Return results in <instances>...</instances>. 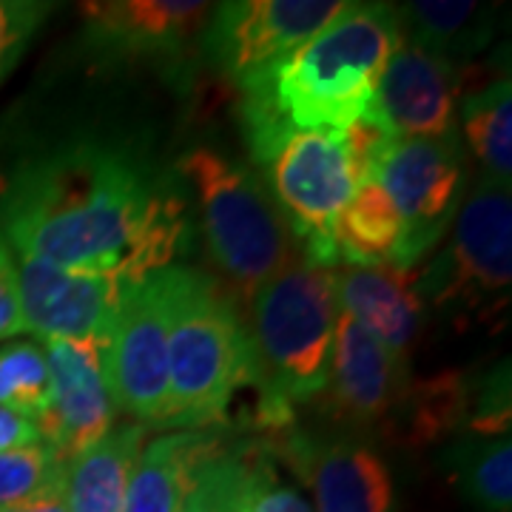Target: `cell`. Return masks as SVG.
<instances>
[{
    "mask_svg": "<svg viewBox=\"0 0 512 512\" xmlns=\"http://www.w3.org/2000/svg\"><path fill=\"white\" fill-rule=\"evenodd\" d=\"M0 237L12 254L128 285L171 265L183 205L117 151L60 148L6 183Z\"/></svg>",
    "mask_w": 512,
    "mask_h": 512,
    "instance_id": "1",
    "label": "cell"
},
{
    "mask_svg": "<svg viewBox=\"0 0 512 512\" xmlns=\"http://www.w3.org/2000/svg\"><path fill=\"white\" fill-rule=\"evenodd\" d=\"M333 271L305 254L271 276L251 296V348H254L259 419L285 424L296 404L325 393L336 336Z\"/></svg>",
    "mask_w": 512,
    "mask_h": 512,
    "instance_id": "2",
    "label": "cell"
},
{
    "mask_svg": "<svg viewBox=\"0 0 512 512\" xmlns=\"http://www.w3.org/2000/svg\"><path fill=\"white\" fill-rule=\"evenodd\" d=\"M396 46L393 3H345L268 80L276 111L299 131H345L365 117Z\"/></svg>",
    "mask_w": 512,
    "mask_h": 512,
    "instance_id": "3",
    "label": "cell"
},
{
    "mask_svg": "<svg viewBox=\"0 0 512 512\" xmlns=\"http://www.w3.org/2000/svg\"><path fill=\"white\" fill-rule=\"evenodd\" d=\"M256 387L251 333L228 293L194 268L174 271L168 333V404L160 424H220L242 387Z\"/></svg>",
    "mask_w": 512,
    "mask_h": 512,
    "instance_id": "4",
    "label": "cell"
},
{
    "mask_svg": "<svg viewBox=\"0 0 512 512\" xmlns=\"http://www.w3.org/2000/svg\"><path fill=\"white\" fill-rule=\"evenodd\" d=\"M180 174L200 202L202 237L211 262L251 302L296 254L288 222L254 174L214 148L188 151L180 160Z\"/></svg>",
    "mask_w": 512,
    "mask_h": 512,
    "instance_id": "5",
    "label": "cell"
},
{
    "mask_svg": "<svg viewBox=\"0 0 512 512\" xmlns=\"http://www.w3.org/2000/svg\"><path fill=\"white\" fill-rule=\"evenodd\" d=\"M512 288L510 185L481 177L458 211L450 242L424 271H416L421 305L453 325L498 319Z\"/></svg>",
    "mask_w": 512,
    "mask_h": 512,
    "instance_id": "6",
    "label": "cell"
},
{
    "mask_svg": "<svg viewBox=\"0 0 512 512\" xmlns=\"http://www.w3.org/2000/svg\"><path fill=\"white\" fill-rule=\"evenodd\" d=\"M262 165L282 220L291 234L302 237V254L330 271L339 268L333 225L359 188L345 131L293 128L271 148Z\"/></svg>",
    "mask_w": 512,
    "mask_h": 512,
    "instance_id": "7",
    "label": "cell"
},
{
    "mask_svg": "<svg viewBox=\"0 0 512 512\" xmlns=\"http://www.w3.org/2000/svg\"><path fill=\"white\" fill-rule=\"evenodd\" d=\"M174 271L123 285L111 322L103 367L114 407L137 424H160L168 404V333L174 311Z\"/></svg>",
    "mask_w": 512,
    "mask_h": 512,
    "instance_id": "8",
    "label": "cell"
},
{
    "mask_svg": "<svg viewBox=\"0 0 512 512\" xmlns=\"http://www.w3.org/2000/svg\"><path fill=\"white\" fill-rule=\"evenodd\" d=\"M367 180L382 185L402 220V239L390 268L416 271V265L450 231L456 217L464 183L458 137L390 140Z\"/></svg>",
    "mask_w": 512,
    "mask_h": 512,
    "instance_id": "9",
    "label": "cell"
},
{
    "mask_svg": "<svg viewBox=\"0 0 512 512\" xmlns=\"http://www.w3.org/2000/svg\"><path fill=\"white\" fill-rule=\"evenodd\" d=\"M345 9V0H237L214 6L202 32L208 57L234 83H268L313 35Z\"/></svg>",
    "mask_w": 512,
    "mask_h": 512,
    "instance_id": "10",
    "label": "cell"
},
{
    "mask_svg": "<svg viewBox=\"0 0 512 512\" xmlns=\"http://www.w3.org/2000/svg\"><path fill=\"white\" fill-rule=\"evenodd\" d=\"M410 379V362L396 359L348 313L339 311L328 384L319 396L330 419L359 433H384L396 407L402 404Z\"/></svg>",
    "mask_w": 512,
    "mask_h": 512,
    "instance_id": "11",
    "label": "cell"
},
{
    "mask_svg": "<svg viewBox=\"0 0 512 512\" xmlns=\"http://www.w3.org/2000/svg\"><path fill=\"white\" fill-rule=\"evenodd\" d=\"M458 94V63L427 55L399 40L365 117L393 140H444L456 134Z\"/></svg>",
    "mask_w": 512,
    "mask_h": 512,
    "instance_id": "12",
    "label": "cell"
},
{
    "mask_svg": "<svg viewBox=\"0 0 512 512\" xmlns=\"http://www.w3.org/2000/svg\"><path fill=\"white\" fill-rule=\"evenodd\" d=\"M15 256L20 279V305L26 330L66 342L106 345L123 285L106 276L63 271L35 256Z\"/></svg>",
    "mask_w": 512,
    "mask_h": 512,
    "instance_id": "13",
    "label": "cell"
},
{
    "mask_svg": "<svg viewBox=\"0 0 512 512\" xmlns=\"http://www.w3.org/2000/svg\"><path fill=\"white\" fill-rule=\"evenodd\" d=\"M43 353L52 370V413L40 433L69 461L114 430L117 407L106 382L103 345L49 339Z\"/></svg>",
    "mask_w": 512,
    "mask_h": 512,
    "instance_id": "14",
    "label": "cell"
},
{
    "mask_svg": "<svg viewBox=\"0 0 512 512\" xmlns=\"http://www.w3.org/2000/svg\"><path fill=\"white\" fill-rule=\"evenodd\" d=\"M293 470L311 481L313 512H393V476L370 441L336 436L288 447Z\"/></svg>",
    "mask_w": 512,
    "mask_h": 512,
    "instance_id": "15",
    "label": "cell"
},
{
    "mask_svg": "<svg viewBox=\"0 0 512 512\" xmlns=\"http://www.w3.org/2000/svg\"><path fill=\"white\" fill-rule=\"evenodd\" d=\"M80 9L97 43L137 57H183L214 12L200 0H106Z\"/></svg>",
    "mask_w": 512,
    "mask_h": 512,
    "instance_id": "16",
    "label": "cell"
},
{
    "mask_svg": "<svg viewBox=\"0 0 512 512\" xmlns=\"http://www.w3.org/2000/svg\"><path fill=\"white\" fill-rule=\"evenodd\" d=\"M333 291L339 311L348 313L396 359L410 362L427 311L416 293V271L339 265L333 268Z\"/></svg>",
    "mask_w": 512,
    "mask_h": 512,
    "instance_id": "17",
    "label": "cell"
},
{
    "mask_svg": "<svg viewBox=\"0 0 512 512\" xmlns=\"http://www.w3.org/2000/svg\"><path fill=\"white\" fill-rule=\"evenodd\" d=\"M148 427L131 421L66 461L63 501L69 512H126L131 470L146 444Z\"/></svg>",
    "mask_w": 512,
    "mask_h": 512,
    "instance_id": "18",
    "label": "cell"
},
{
    "mask_svg": "<svg viewBox=\"0 0 512 512\" xmlns=\"http://www.w3.org/2000/svg\"><path fill=\"white\" fill-rule=\"evenodd\" d=\"M217 447L202 430H174L143 444L128 481L126 512H177L202 458Z\"/></svg>",
    "mask_w": 512,
    "mask_h": 512,
    "instance_id": "19",
    "label": "cell"
},
{
    "mask_svg": "<svg viewBox=\"0 0 512 512\" xmlns=\"http://www.w3.org/2000/svg\"><path fill=\"white\" fill-rule=\"evenodd\" d=\"M399 40L458 63L478 55L495 32V9L473 0H413L396 6Z\"/></svg>",
    "mask_w": 512,
    "mask_h": 512,
    "instance_id": "20",
    "label": "cell"
},
{
    "mask_svg": "<svg viewBox=\"0 0 512 512\" xmlns=\"http://www.w3.org/2000/svg\"><path fill=\"white\" fill-rule=\"evenodd\" d=\"M402 239V220L376 180H362L333 225V248L339 265H393Z\"/></svg>",
    "mask_w": 512,
    "mask_h": 512,
    "instance_id": "21",
    "label": "cell"
},
{
    "mask_svg": "<svg viewBox=\"0 0 512 512\" xmlns=\"http://www.w3.org/2000/svg\"><path fill=\"white\" fill-rule=\"evenodd\" d=\"M470 393L464 376L456 370H444L427 379H410L402 404L396 407L390 424L384 427V439L390 436L407 447H421L456 430L467 416Z\"/></svg>",
    "mask_w": 512,
    "mask_h": 512,
    "instance_id": "22",
    "label": "cell"
},
{
    "mask_svg": "<svg viewBox=\"0 0 512 512\" xmlns=\"http://www.w3.org/2000/svg\"><path fill=\"white\" fill-rule=\"evenodd\" d=\"M461 131L470 151L493 183L510 185L512 177V86L498 77L461 106Z\"/></svg>",
    "mask_w": 512,
    "mask_h": 512,
    "instance_id": "23",
    "label": "cell"
},
{
    "mask_svg": "<svg viewBox=\"0 0 512 512\" xmlns=\"http://www.w3.org/2000/svg\"><path fill=\"white\" fill-rule=\"evenodd\" d=\"M456 481L467 501L481 512L512 510L510 436H470L453 447Z\"/></svg>",
    "mask_w": 512,
    "mask_h": 512,
    "instance_id": "24",
    "label": "cell"
},
{
    "mask_svg": "<svg viewBox=\"0 0 512 512\" xmlns=\"http://www.w3.org/2000/svg\"><path fill=\"white\" fill-rule=\"evenodd\" d=\"M0 407L23 419L43 421L52 413V370L40 345L15 342L0 348Z\"/></svg>",
    "mask_w": 512,
    "mask_h": 512,
    "instance_id": "25",
    "label": "cell"
},
{
    "mask_svg": "<svg viewBox=\"0 0 512 512\" xmlns=\"http://www.w3.org/2000/svg\"><path fill=\"white\" fill-rule=\"evenodd\" d=\"M251 473V450H214L202 458L177 512H245V490Z\"/></svg>",
    "mask_w": 512,
    "mask_h": 512,
    "instance_id": "26",
    "label": "cell"
},
{
    "mask_svg": "<svg viewBox=\"0 0 512 512\" xmlns=\"http://www.w3.org/2000/svg\"><path fill=\"white\" fill-rule=\"evenodd\" d=\"M66 458L49 444L0 453V510L63 490Z\"/></svg>",
    "mask_w": 512,
    "mask_h": 512,
    "instance_id": "27",
    "label": "cell"
},
{
    "mask_svg": "<svg viewBox=\"0 0 512 512\" xmlns=\"http://www.w3.org/2000/svg\"><path fill=\"white\" fill-rule=\"evenodd\" d=\"M245 512H313V507L299 487L279 476L271 458L251 453Z\"/></svg>",
    "mask_w": 512,
    "mask_h": 512,
    "instance_id": "28",
    "label": "cell"
},
{
    "mask_svg": "<svg viewBox=\"0 0 512 512\" xmlns=\"http://www.w3.org/2000/svg\"><path fill=\"white\" fill-rule=\"evenodd\" d=\"M49 9L37 0H0V83L18 66Z\"/></svg>",
    "mask_w": 512,
    "mask_h": 512,
    "instance_id": "29",
    "label": "cell"
},
{
    "mask_svg": "<svg viewBox=\"0 0 512 512\" xmlns=\"http://www.w3.org/2000/svg\"><path fill=\"white\" fill-rule=\"evenodd\" d=\"M23 330H26V322H23V305H20L18 265L6 239L0 237V342L18 336Z\"/></svg>",
    "mask_w": 512,
    "mask_h": 512,
    "instance_id": "30",
    "label": "cell"
},
{
    "mask_svg": "<svg viewBox=\"0 0 512 512\" xmlns=\"http://www.w3.org/2000/svg\"><path fill=\"white\" fill-rule=\"evenodd\" d=\"M35 444H46L35 421L23 419L18 413L0 407V453L20 450V447H35Z\"/></svg>",
    "mask_w": 512,
    "mask_h": 512,
    "instance_id": "31",
    "label": "cell"
},
{
    "mask_svg": "<svg viewBox=\"0 0 512 512\" xmlns=\"http://www.w3.org/2000/svg\"><path fill=\"white\" fill-rule=\"evenodd\" d=\"M0 512H69L66 501H63V490L57 493L43 495V498H35V501H26V504H18V507H9V510Z\"/></svg>",
    "mask_w": 512,
    "mask_h": 512,
    "instance_id": "32",
    "label": "cell"
}]
</instances>
